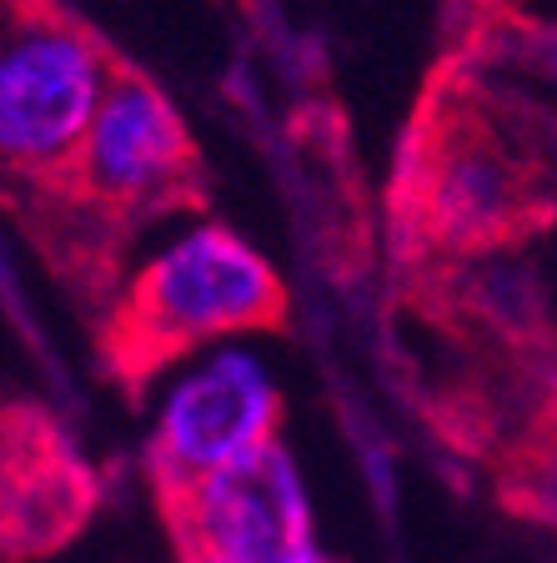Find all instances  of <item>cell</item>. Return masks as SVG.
Masks as SVG:
<instances>
[{
	"label": "cell",
	"mask_w": 557,
	"mask_h": 563,
	"mask_svg": "<svg viewBox=\"0 0 557 563\" xmlns=\"http://www.w3.org/2000/svg\"><path fill=\"white\" fill-rule=\"evenodd\" d=\"M442 56L427 76L392 172V236L406 272L517 257L557 227V121Z\"/></svg>",
	"instance_id": "6da1fadb"
},
{
	"label": "cell",
	"mask_w": 557,
	"mask_h": 563,
	"mask_svg": "<svg viewBox=\"0 0 557 563\" xmlns=\"http://www.w3.org/2000/svg\"><path fill=\"white\" fill-rule=\"evenodd\" d=\"M207 191V162L186 117L146 70L116 56L70 162L46 267L96 322L121 292L126 246L166 217L201 211Z\"/></svg>",
	"instance_id": "7a4b0ae2"
},
{
	"label": "cell",
	"mask_w": 557,
	"mask_h": 563,
	"mask_svg": "<svg viewBox=\"0 0 557 563\" xmlns=\"http://www.w3.org/2000/svg\"><path fill=\"white\" fill-rule=\"evenodd\" d=\"M291 292L242 232L201 222L152 257L91 322L96 367L121 398L141 402L146 387L181 357L221 338L281 332Z\"/></svg>",
	"instance_id": "3957f363"
},
{
	"label": "cell",
	"mask_w": 557,
	"mask_h": 563,
	"mask_svg": "<svg viewBox=\"0 0 557 563\" xmlns=\"http://www.w3.org/2000/svg\"><path fill=\"white\" fill-rule=\"evenodd\" d=\"M116 51L66 0H0V207L46 257Z\"/></svg>",
	"instance_id": "277c9868"
},
{
	"label": "cell",
	"mask_w": 557,
	"mask_h": 563,
	"mask_svg": "<svg viewBox=\"0 0 557 563\" xmlns=\"http://www.w3.org/2000/svg\"><path fill=\"white\" fill-rule=\"evenodd\" d=\"M176 563H316L307 483L287 443H267L242 463L176 493H156Z\"/></svg>",
	"instance_id": "5b68a950"
},
{
	"label": "cell",
	"mask_w": 557,
	"mask_h": 563,
	"mask_svg": "<svg viewBox=\"0 0 557 563\" xmlns=\"http://www.w3.org/2000/svg\"><path fill=\"white\" fill-rule=\"evenodd\" d=\"M281 393L256 357L216 352L191 377L171 387L152 438H146V478L156 493H176L211 473L242 463L246 453L277 443Z\"/></svg>",
	"instance_id": "8992f818"
},
{
	"label": "cell",
	"mask_w": 557,
	"mask_h": 563,
	"mask_svg": "<svg viewBox=\"0 0 557 563\" xmlns=\"http://www.w3.org/2000/svg\"><path fill=\"white\" fill-rule=\"evenodd\" d=\"M101 478L41 402H0V563L41 559L96 514Z\"/></svg>",
	"instance_id": "52a82bcc"
},
{
	"label": "cell",
	"mask_w": 557,
	"mask_h": 563,
	"mask_svg": "<svg viewBox=\"0 0 557 563\" xmlns=\"http://www.w3.org/2000/svg\"><path fill=\"white\" fill-rule=\"evenodd\" d=\"M488 457L498 504L527 523L557 528V367L523 393Z\"/></svg>",
	"instance_id": "ba28073f"
},
{
	"label": "cell",
	"mask_w": 557,
	"mask_h": 563,
	"mask_svg": "<svg viewBox=\"0 0 557 563\" xmlns=\"http://www.w3.org/2000/svg\"><path fill=\"white\" fill-rule=\"evenodd\" d=\"M447 51L488 76H533L557 86V15L472 11L463 15V31Z\"/></svg>",
	"instance_id": "9c48e42d"
},
{
	"label": "cell",
	"mask_w": 557,
	"mask_h": 563,
	"mask_svg": "<svg viewBox=\"0 0 557 563\" xmlns=\"http://www.w3.org/2000/svg\"><path fill=\"white\" fill-rule=\"evenodd\" d=\"M463 5V15L472 11H523V0H457Z\"/></svg>",
	"instance_id": "30bf717a"
},
{
	"label": "cell",
	"mask_w": 557,
	"mask_h": 563,
	"mask_svg": "<svg viewBox=\"0 0 557 563\" xmlns=\"http://www.w3.org/2000/svg\"><path fill=\"white\" fill-rule=\"evenodd\" d=\"M316 563H332V559H326V553H322V559H316Z\"/></svg>",
	"instance_id": "8fae6325"
}]
</instances>
